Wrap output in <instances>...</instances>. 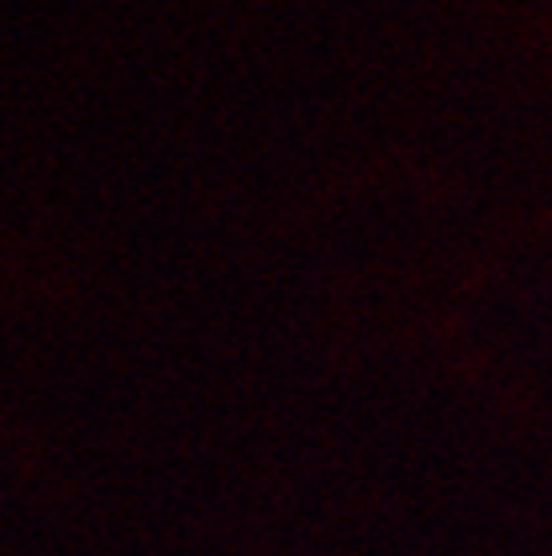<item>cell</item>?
Here are the masks:
<instances>
[]
</instances>
